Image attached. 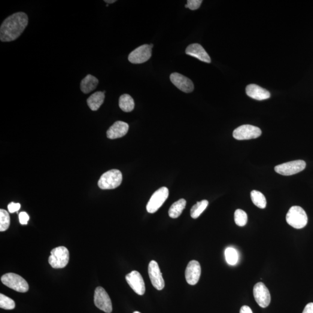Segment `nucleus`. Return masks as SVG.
I'll use <instances>...</instances> for the list:
<instances>
[{"label": "nucleus", "mask_w": 313, "mask_h": 313, "mask_svg": "<svg viewBox=\"0 0 313 313\" xmlns=\"http://www.w3.org/2000/svg\"><path fill=\"white\" fill-rule=\"evenodd\" d=\"M140 313V312H134V313Z\"/></svg>", "instance_id": "36"}, {"label": "nucleus", "mask_w": 313, "mask_h": 313, "mask_svg": "<svg viewBox=\"0 0 313 313\" xmlns=\"http://www.w3.org/2000/svg\"><path fill=\"white\" fill-rule=\"evenodd\" d=\"M262 135L259 128L251 125H243L234 130L233 136L237 140L256 139Z\"/></svg>", "instance_id": "8"}, {"label": "nucleus", "mask_w": 313, "mask_h": 313, "mask_svg": "<svg viewBox=\"0 0 313 313\" xmlns=\"http://www.w3.org/2000/svg\"><path fill=\"white\" fill-rule=\"evenodd\" d=\"M28 22V17L22 12L11 15L2 23L0 28V39L2 42L15 40L22 35Z\"/></svg>", "instance_id": "1"}, {"label": "nucleus", "mask_w": 313, "mask_h": 313, "mask_svg": "<svg viewBox=\"0 0 313 313\" xmlns=\"http://www.w3.org/2000/svg\"><path fill=\"white\" fill-rule=\"evenodd\" d=\"M202 2V0H188L185 7L188 8L191 10H196L200 8Z\"/></svg>", "instance_id": "29"}, {"label": "nucleus", "mask_w": 313, "mask_h": 313, "mask_svg": "<svg viewBox=\"0 0 313 313\" xmlns=\"http://www.w3.org/2000/svg\"><path fill=\"white\" fill-rule=\"evenodd\" d=\"M151 49L150 45H141L129 55V61L133 64H141L147 62L151 56Z\"/></svg>", "instance_id": "11"}, {"label": "nucleus", "mask_w": 313, "mask_h": 313, "mask_svg": "<svg viewBox=\"0 0 313 313\" xmlns=\"http://www.w3.org/2000/svg\"><path fill=\"white\" fill-rule=\"evenodd\" d=\"M170 80L179 90L185 93H190L194 90V87L192 81L178 73L171 74L170 75Z\"/></svg>", "instance_id": "14"}, {"label": "nucleus", "mask_w": 313, "mask_h": 313, "mask_svg": "<svg viewBox=\"0 0 313 313\" xmlns=\"http://www.w3.org/2000/svg\"><path fill=\"white\" fill-rule=\"evenodd\" d=\"M302 313H313V303H310L305 306Z\"/></svg>", "instance_id": "32"}, {"label": "nucleus", "mask_w": 313, "mask_h": 313, "mask_svg": "<svg viewBox=\"0 0 313 313\" xmlns=\"http://www.w3.org/2000/svg\"><path fill=\"white\" fill-rule=\"evenodd\" d=\"M99 84V80L94 76L88 74L81 82L80 89L84 93L87 94L95 90Z\"/></svg>", "instance_id": "20"}, {"label": "nucleus", "mask_w": 313, "mask_h": 313, "mask_svg": "<svg viewBox=\"0 0 313 313\" xmlns=\"http://www.w3.org/2000/svg\"><path fill=\"white\" fill-rule=\"evenodd\" d=\"M148 275L152 284L156 290L161 291L165 287L162 273H161L159 264L155 260H151L148 267Z\"/></svg>", "instance_id": "12"}, {"label": "nucleus", "mask_w": 313, "mask_h": 313, "mask_svg": "<svg viewBox=\"0 0 313 313\" xmlns=\"http://www.w3.org/2000/svg\"><path fill=\"white\" fill-rule=\"evenodd\" d=\"M254 296L258 305L262 308H266L271 302L270 292L263 282H258L254 287Z\"/></svg>", "instance_id": "10"}, {"label": "nucleus", "mask_w": 313, "mask_h": 313, "mask_svg": "<svg viewBox=\"0 0 313 313\" xmlns=\"http://www.w3.org/2000/svg\"><path fill=\"white\" fill-rule=\"evenodd\" d=\"M1 280L3 284L18 293H25L29 290V285L25 279L15 273H9L3 275Z\"/></svg>", "instance_id": "4"}, {"label": "nucleus", "mask_w": 313, "mask_h": 313, "mask_svg": "<svg viewBox=\"0 0 313 313\" xmlns=\"http://www.w3.org/2000/svg\"><path fill=\"white\" fill-rule=\"evenodd\" d=\"M186 54L203 62L209 63L211 62L210 56L206 53L204 48L199 44H192L188 45L186 50Z\"/></svg>", "instance_id": "16"}, {"label": "nucleus", "mask_w": 313, "mask_h": 313, "mask_svg": "<svg viewBox=\"0 0 313 313\" xmlns=\"http://www.w3.org/2000/svg\"><path fill=\"white\" fill-rule=\"evenodd\" d=\"M150 47H151V48H153V45L151 44H150Z\"/></svg>", "instance_id": "35"}, {"label": "nucleus", "mask_w": 313, "mask_h": 313, "mask_svg": "<svg viewBox=\"0 0 313 313\" xmlns=\"http://www.w3.org/2000/svg\"><path fill=\"white\" fill-rule=\"evenodd\" d=\"M246 93L250 98L257 100H266L270 97L268 91L256 84L248 85L246 88Z\"/></svg>", "instance_id": "18"}, {"label": "nucleus", "mask_w": 313, "mask_h": 313, "mask_svg": "<svg viewBox=\"0 0 313 313\" xmlns=\"http://www.w3.org/2000/svg\"><path fill=\"white\" fill-rule=\"evenodd\" d=\"M20 208V204L19 203L12 202L9 203L8 205V211L10 212V213H14V212L19 211Z\"/></svg>", "instance_id": "30"}, {"label": "nucleus", "mask_w": 313, "mask_h": 313, "mask_svg": "<svg viewBox=\"0 0 313 313\" xmlns=\"http://www.w3.org/2000/svg\"><path fill=\"white\" fill-rule=\"evenodd\" d=\"M288 224L296 229H302L308 224V218L306 212L299 206H294L288 211L286 216Z\"/></svg>", "instance_id": "2"}, {"label": "nucleus", "mask_w": 313, "mask_h": 313, "mask_svg": "<svg viewBox=\"0 0 313 313\" xmlns=\"http://www.w3.org/2000/svg\"><path fill=\"white\" fill-rule=\"evenodd\" d=\"M0 308L5 310H13L15 308L14 301L10 297L0 294Z\"/></svg>", "instance_id": "28"}, {"label": "nucleus", "mask_w": 313, "mask_h": 313, "mask_svg": "<svg viewBox=\"0 0 313 313\" xmlns=\"http://www.w3.org/2000/svg\"><path fill=\"white\" fill-rule=\"evenodd\" d=\"M119 106L124 112L132 111L135 108V102L129 94H124L119 99Z\"/></svg>", "instance_id": "22"}, {"label": "nucleus", "mask_w": 313, "mask_h": 313, "mask_svg": "<svg viewBox=\"0 0 313 313\" xmlns=\"http://www.w3.org/2000/svg\"><path fill=\"white\" fill-rule=\"evenodd\" d=\"M186 205V201L180 199L173 203L169 209L168 214L171 218H177L180 216Z\"/></svg>", "instance_id": "21"}, {"label": "nucleus", "mask_w": 313, "mask_h": 313, "mask_svg": "<svg viewBox=\"0 0 313 313\" xmlns=\"http://www.w3.org/2000/svg\"><path fill=\"white\" fill-rule=\"evenodd\" d=\"M207 200H203L202 202H197L196 204L194 205L191 209L190 215L191 218L193 219L198 218L201 214L205 210L208 205Z\"/></svg>", "instance_id": "24"}, {"label": "nucleus", "mask_w": 313, "mask_h": 313, "mask_svg": "<svg viewBox=\"0 0 313 313\" xmlns=\"http://www.w3.org/2000/svg\"><path fill=\"white\" fill-rule=\"evenodd\" d=\"M122 181V173L118 169H111L101 176L98 184L101 189H114L120 186Z\"/></svg>", "instance_id": "3"}, {"label": "nucleus", "mask_w": 313, "mask_h": 313, "mask_svg": "<svg viewBox=\"0 0 313 313\" xmlns=\"http://www.w3.org/2000/svg\"><path fill=\"white\" fill-rule=\"evenodd\" d=\"M252 202L257 207L264 209L266 208L267 202L265 197L263 194L257 190H252L251 193Z\"/></svg>", "instance_id": "23"}, {"label": "nucleus", "mask_w": 313, "mask_h": 313, "mask_svg": "<svg viewBox=\"0 0 313 313\" xmlns=\"http://www.w3.org/2000/svg\"><path fill=\"white\" fill-rule=\"evenodd\" d=\"M127 283L139 295H144L146 291L145 284L142 276L137 271H132L126 276Z\"/></svg>", "instance_id": "13"}, {"label": "nucleus", "mask_w": 313, "mask_h": 313, "mask_svg": "<svg viewBox=\"0 0 313 313\" xmlns=\"http://www.w3.org/2000/svg\"><path fill=\"white\" fill-rule=\"evenodd\" d=\"M235 221L237 225L243 227L246 225L248 221L247 213L242 209H238L235 211Z\"/></svg>", "instance_id": "27"}, {"label": "nucleus", "mask_w": 313, "mask_h": 313, "mask_svg": "<svg viewBox=\"0 0 313 313\" xmlns=\"http://www.w3.org/2000/svg\"><path fill=\"white\" fill-rule=\"evenodd\" d=\"M105 2L107 3L108 4H113L115 2H116L115 0H105Z\"/></svg>", "instance_id": "34"}, {"label": "nucleus", "mask_w": 313, "mask_h": 313, "mask_svg": "<svg viewBox=\"0 0 313 313\" xmlns=\"http://www.w3.org/2000/svg\"><path fill=\"white\" fill-rule=\"evenodd\" d=\"M129 130V124L123 121H118L109 128L107 131V136L110 139L120 138L125 136Z\"/></svg>", "instance_id": "17"}, {"label": "nucleus", "mask_w": 313, "mask_h": 313, "mask_svg": "<svg viewBox=\"0 0 313 313\" xmlns=\"http://www.w3.org/2000/svg\"><path fill=\"white\" fill-rule=\"evenodd\" d=\"M201 272V266L198 261L191 260L187 264L186 271H185V277L188 284L196 285L199 282Z\"/></svg>", "instance_id": "15"}, {"label": "nucleus", "mask_w": 313, "mask_h": 313, "mask_svg": "<svg viewBox=\"0 0 313 313\" xmlns=\"http://www.w3.org/2000/svg\"><path fill=\"white\" fill-rule=\"evenodd\" d=\"M69 260V252L65 247L53 249L48 259V262L54 269H62L67 266Z\"/></svg>", "instance_id": "5"}, {"label": "nucleus", "mask_w": 313, "mask_h": 313, "mask_svg": "<svg viewBox=\"0 0 313 313\" xmlns=\"http://www.w3.org/2000/svg\"><path fill=\"white\" fill-rule=\"evenodd\" d=\"M225 258L226 262L229 265H235L238 262L239 254L238 251L235 248L229 247L226 249L225 252Z\"/></svg>", "instance_id": "25"}, {"label": "nucleus", "mask_w": 313, "mask_h": 313, "mask_svg": "<svg viewBox=\"0 0 313 313\" xmlns=\"http://www.w3.org/2000/svg\"><path fill=\"white\" fill-rule=\"evenodd\" d=\"M168 196L169 190L166 187L160 188L154 192L148 201L147 206L148 213L153 214L159 210L164 202L168 199Z\"/></svg>", "instance_id": "6"}, {"label": "nucleus", "mask_w": 313, "mask_h": 313, "mask_svg": "<svg viewBox=\"0 0 313 313\" xmlns=\"http://www.w3.org/2000/svg\"><path fill=\"white\" fill-rule=\"evenodd\" d=\"M94 303L97 308L106 313H111L113 310L110 297L101 287H97L95 291Z\"/></svg>", "instance_id": "9"}, {"label": "nucleus", "mask_w": 313, "mask_h": 313, "mask_svg": "<svg viewBox=\"0 0 313 313\" xmlns=\"http://www.w3.org/2000/svg\"><path fill=\"white\" fill-rule=\"evenodd\" d=\"M105 91L101 92L98 91L91 95L89 98L87 99V104L91 110L92 111L98 110L100 106H102L103 102H104L105 98Z\"/></svg>", "instance_id": "19"}, {"label": "nucleus", "mask_w": 313, "mask_h": 313, "mask_svg": "<svg viewBox=\"0 0 313 313\" xmlns=\"http://www.w3.org/2000/svg\"><path fill=\"white\" fill-rule=\"evenodd\" d=\"M10 225V217L8 212L4 209L0 210V231L5 232Z\"/></svg>", "instance_id": "26"}, {"label": "nucleus", "mask_w": 313, "mask_h": 313, "mask_svg": "<svg viewBox=\"0 0 313 313\" xmlns=\"http://www.w3.org/2000/svg\"><path fill=\"white\" fill-rule=\"evenodd\" d=\"M306 164L303 160H295L280 164L275 166V170L278 174L291 176L297 174L306 168Z\"/></svg>", "instance_id": "7"}, {"label": "nucleus", "mask_w": 313, "mask_h": 313, "mask_svg": "<svg viewBox=\"0 0 313 313\" xmlns=\"http://www.w3.org/2000/svg\"><path fill=\"white\" fill-rule=\"evenodd\" d=\"M20 224H27L29 220V216L25 212H20L19 216Z\"/></svg>", "instance_id": "31"}, {"label": "nucleus", "mask_w": 313, "mask_h": 313, "mask_svg": "<svg viewBox=\"0 0 313 313\" xmlns=\"http://www.w3.org/2000/svg\"><path fill=\"white\" fill-rule=\"evenodd\" d=\"M239 313H253L251 309L248 306H243L240 309Z\"/></svg>", "instance_id": "33"}]
</instances>
